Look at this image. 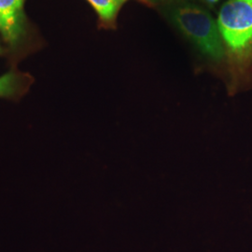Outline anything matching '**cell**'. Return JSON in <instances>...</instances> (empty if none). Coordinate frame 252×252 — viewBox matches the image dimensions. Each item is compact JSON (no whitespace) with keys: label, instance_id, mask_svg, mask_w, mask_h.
Wrapping results in <instances>:
<instances>
[{"label":"cell","instance_id":"obj_1","mask_svg":"<svg viewBox=\"0 0 252 252\" xmlns=\"http://www.w3.org/2000/svg\"><path fill=\"white\" fill-rule=\"evenodd\" d=\"M173 20L204 54L216 61L223 57L219 27L207 11L195 6H185L173 12Z\"/></svg>","mask_w":252,"mask_h":252},{"label":"cell","instance_id":"obj_2","mask_svg":"<svg viewBox=\"0 0 252 252\" xmlns=\"http://www.w3.org/2000/svg\"><path fill=\"white\" fill-rule=\"evenodd\" d=\"M220 36L234 53H243L252 45V0H229L218 19Z\"/></svg>","mask_w":252,"mask_h":252},{"label":"cell","instance_id":"obj_3","mask_svg":"<svg viewBox=\"0 0 252 252\" xmlns=\"http://www.w3.org/2000/svg\"><path fill=\"white\" fill-rule=\"evenodd\" d=\"M26 0H0V33L6 41L15 45L24 34Z\"/></svg>","mask_w":252,"mask_h":252},{"label":"cell","instance_id":"obj_4","mask_svg":"<svg viewBox=\"0 0 252 252\" xmlns=\"http://www.w3.org/2000/svg\"><path fill=\"white\" fill-rule=\"evenodd\" d=\"M27 81L16 73L9 72L0 77V97L12 98L17 96L26 87Z\"/></svg>","mask_w":252,"mask_h":252},{"label":"cell","instance_id":"obj_5","mask_svg":"<svg viewBox=\"0 0 252 252\" xmlns=\"http://www.w3.org/2000/svg\"><path fill=\"white\" fill-rule=\"evenodd\" d=\"M103 20L114 18L124 0H88Z\"/></svg>","mask_w":252,"mask_h":252},{"label":"cell","instance_id":"obj_6","mask_svg":"<svg viewBox=\"0 0 252 252\" xmlns=\"http://www.w3.org/2000/svg\"><path fill=\"white\" fill-rule=\"evenodd\" d=\"M206 1H207V2H208L209 4H215V3H216V2H218L219 0H206Z\"/></svg>","mask_w":252,"mask_h":252},{"label":"cell","instance_id":"obj_7","mask_svg":"<svg viewBox=\"0 0 252 252\" xmlns=\"http://www.w3.org/2000/svg\"><path fill=\"white\" fill-rule=\"evenodd\" d=\"M2 52H3V49H2V47H1V46H0V54H1V53H2Z\"/></svg>","mask_w":252,"mask_h":252},{"label":"cell","instance_id":"obj_8","mask_svg":"<svg viewBox=\"0 0 252 252\" xmlns=\"http://www.w3.org/2000/svg\"><path fill=\"white\" fill-rule=\"evenodd\" d=\"M124 1H125V0H124Z\"/></svg>","mask_w":252,"mask_h":252}]
</instances>
